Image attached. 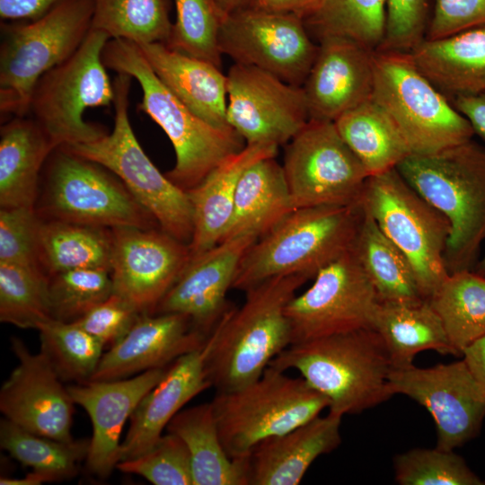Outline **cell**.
Segmentation results:
<instances>
[{
  "label": "cell",
  "mask_w": 485,
  "mask_h": 485,
  "mask_svg": "<svg viewBox=\"0 0 485 485\" xmlns=\"http://www.w3.org/2000/svg\"><path fill=\"white\" fill-rule=\"evenodd\" d=\"M110 39L92 29L77 51L43 75L33 88L27 116L40 126L54 148L92 142L108 133L103 126L85 121L84 113L113 104L114 84L102 60Z\"/></svg>",
  "instance_id": "obj_8"
},
{
  "label": "cell",
  "mask_w": 485,
  "mask_h": 485,
  "mask_svg": "<svg viewBox=\"0 0 485 485\" xmlns=\"http://www.w3.org/2000/svg\"><path fill=\"white\" fill-rule=\"evenodd\" d=\"M393 394L423 406L436 429V447L454 450L474 438L485 419V392L463 358L431 367L392 369Z\"/></svg>",
  "instance_id": "obj_16"
},
{
  "label": "cell",
  "mask_w": 485,
  "mask_h": 485,
  "mask_svg": "<svg viewBox=\"0 0 485 485\" xmlns=\"http://www.w3.org/2000/svg\"><path fill=\"white\" fill-rule=\"evenodd\" d=\"M111 251V228L42 219L39 261L48 276L75 269L110 271Z\"/></svg>",
  "instance_id": "obj_35"
},
{
  "label": "cell",
  "mask_w": 485,
  "mask_h": 485,
  "mask_svg": "<svg viewBox=\"0 0 485 485\" xmlns=\"http://www.w3.org/2000/svg\"><path fill=\"white\" fill-rule=\"evenodd\" d=\"M341 419L329 411L260 442L248 455L249 485L299 484L319 456L340 445Z\"/></svg>",
  "instance_id": "obj_25"
},
{
  "label": "cell",
  "mask_w": 485,
  "mask_h": 485,
  "mask_svg": "<svg viewBox=\"0 0 485 485\" xmlns=\"http://www.w3.org/2000/svg\"><path fill=\"white\" fill-rule=\"evenodd\" d=\"M427 0H386L385 30L377 50L410 53L425 38Z\"/></svg>",
  "instance_id": "obj_47"
},
{
  "label": "cell",
  "mask_w": 485,
  "mask_h": 485,
  "mask_svg": "<svg viewBox=\"0 0 485 485\" xmlns=\"http://www.w3.org/2000/svg\"><path fill=\"white\" fill-rule=\"evenodd\" d=\"M207 353L206 342L203 348L177 358L141 399L129 418L128 433L120 444L119 462L148 451L183 406L211 387L205 370Z\"/></svg>",
  "instance_id": "obj_24"
},
{
  "label": "cell",
  "mask_w": 485,
  "mask_h": 485,
  "mask_svg": "<svg viewBox=\"0 0 485 485\" xmlns=\"http://www.w3.org/2000/svg\"><path fill=\"white\" fill-rule=\"evenodd\" d=\"M258 239L252 234L223 240L191 258L153 313H180L208 337L230 309L226 294L241 260Z\"/></svg>",
  "instance_id": "obj_20"
},
{
  "label": "cell",
  "mask_w": 485,
  "mask_h": 485,
  "mask_svg": "<svg viewBox=\"0 0 485 485\" xmlns=\"http://www.w3.org/2000/svg\"><path fill=\"white\" fill-rule=\"evenodd\" d=\"M278 146L246 145L214 168L198 185L187 190L193 213L190 259L217 244L231 220L239 181L257 161L276 157Z\"/></svg>",
  "instance_id": "obj_26"
},
{
  "label": "cell",
  "mask_w": 485,
  "mask_h": 485,
  "mask_svg": "<svg viewBox=\"0 0 485 485\" xmlns=\"http://www.w3.org/2000/svg\"><path fill=\"white\" fill-rule=\"evenodd\" d=\"M473 270L478 274L485 277V255L482 259L479 260L473 268Z\"/></svg>",
  "instance_id": "obj_56"
},
{
  "label": "cell",
  "mask_w": 485,
  "mask_h": 485,
  "mask_svg": "<svg viewBox=\"0 0 485 485\" xmlns=\"http://www.w3.org/2000/svg\"><path fill=\"white\" fill-rule=\"evenodd\" d=\"M296 370L328 401L330 412L357 414L388 401L392 365L380 335L373 328L288 346L269 363Z\"/></svg>",
  "instance_id": "obj_2"
},
{
  "label": "cell",
  "mask_w": 485,
  "mask_h": 485,
  "mask_svg": "<svg viewBox=\"0 0 485 485\" xmlns=\"http://www.w3.org/2000/svg\"><path fill=\"white\" fill-rule=\"evenodd\" d=\"M42 483H44L42 478L33 472H31L23 478L2 477L0 479L1 485H40Z\"/></svg>",
  "instance_id": "obj_54"
},
{
  "label": "cell",
  "mask_w": 485,
  "mask_h": 485,
  "mask_svg": "<svg viewBox=\"0 0 485 485\" xmlns=\"http://www.w3.org/2000/svg\"><path fill=\"white\" fill-rule=\"evenodd\" d=\"M61 0H0V17L4 22L36 20Z\"/></svg>",
  "instance_id": "obj_50"
},
{
  "label": "cell",
  "mask_w": 485,
  "mask_h": 485,
  "mask_svg": "<svg viewBox=\"0 0 485 485\" xmlns=\"http://www.w3.org/2000/svg\"><path fill=\"white\" fill-rule=\"evenodd\" d=\"M334 124L369 176L397 168L411 154L393 120L372 97L340 115Z\"/></svg>",
  "instance_id": "obj_34"
},
{
  "label": "cell",
  "mask_w": 485,
  "mask_h": 485,
  "mask_svg": "<svg viewBox=\"0 0 485 485\" xmlns=\"http://www.w3.org/2000/svg\"><path fill=\"white\" fill-rule=\"evenodd\" d=\"M313 66L303 84L310 119L335 121L372 97L373 53L349 39H319Z\"/></svg>",
  "instance_id": "obj_22"
},
{
  "label": "cell",
  "mask_w": 485,
  "mask_h": 485,
  "mask_svg": "<svg viewBox=\"0 0 485 485\" xmlns=\"http://www.w3.org/2000/svg\"><path fill=\"white\" fill-rule=\"evenodd\" d=\"M167 367L146 370L132 377L91 380L67 386L74 403L87 412L93 424L85 460L92 474L106 478L116 468L120 436L127 419L141 399L161 380Z\"/></svg>",
  "instance_id": "obj_21"
},
{
  "label": "cell",
  "mask_w": 485,
  "mask_h": 485,
  "mask_svg": "<svg viewBox=\"0 0 485 485\" xmlns=\"http://www.w3.org/2000/svg\"><path fill=\"white\" fill-rule=\"evenodd\" d=\"M293 210L282 164L275 157L260 159L239 181L231 220L221 241L246 234L260 238Z\"/></svg>",
  "instance_id": "obj_30"
},
{
  "label": "cell",
  "mask_w": 485,
  "mask_h": 485,
  "mask_svg": "<svg viewBox=\"0 0 485 485\" xmlns=\"http://www.w3.org/2000/svg\"><path fill=\"white\" fill-rule=\"evenodd\" d=\"M171 0H94L92 29L137 45L166 43Z\"/></svg>",
  "instance_id": "obj_38"
},
{
  "label": "cell",
  "mask_w": 485,
  "mask_h": 485,
  "mask_svg": "<svg viewBox=\"0 0 485 485\" xmlns=\"http://www.w3.org/2000/svg\"><path fill=\"white\" fill-rule=\"evenodd\" d=\"M282 167L295 209L358 204L369 177L328 120L309 119L287 143Z\"/></svg>",
  "instance_id": "obj_13"
},
{
  "label": "cell",
  "mask_w": 485,
  "mask_h": 485,
  "mask_svg": "<svg viewBox=\"0 0 485 485\" xmlns=\"http://www.w3.org/2000/svg\"><path fill=\"white\" fill-rule=\"evenodd\" d=\"M166 429L188 448L193 485H249L248 456L233 459L227 454L211 401L181 410Z\"/></svg>",
  "instance_id": "obj_31"
},
{
  "label": "cell",
  "mask_w": 485,
  "mask_h": 485,
  "mask_svg": "<svg viewBox=\"0 0 485 485\" xmlns=\"http://www.w3.org/2000/svg\"><path fill=\"white\" fill-rule=\"evenodd\" d=\"M379 301L350 251L321 269L313 283L286 308L291 345L372 328Z\"/></svg>",
  "instance_id": "obj_15"
},
{
  "label": "cell",
  "mask_w": 485,
  "mask_h": 485,
  "mask_svg": "<svg viewBox=\"0 0 485 485\" xmlns=\"http://www.w3.org/2000/svg\"><path fill=\"white\" fill-rule=\"evenodd\" d=\"M308 279L280 276L248 289L243 304L230 308L207 340V378L216 392L240 389L257 380L291 345L286 308Z\"/></svg>",
  "instance_id": "obj_1"
},
{
  "label": "cell",
  "mask_w": 485,
  "mask_h": 485,
  "mask_svg": "<svg viewBox=\"0 0 485 485\" xmlns=\"http://www.w3.org/2000/svg\"><path fill=\"white\" fill-rule=\"evenodd\" d=\"M18 363L0 390L4 418L38 435L71 441L74 401L48 357L11 339Z\"/></svg>",
  "instance_id": "obj_19"
},
{
  "label": "cell",
  "mask_w": 485,
  "mask_h": 485,
  "mask_svg": "<svg viewBox=\"0 0 485 485\" xmlns=\"http://www.w3.org/2000/svg\"><path fill=\"white\" fill-rule=\"evenodd\" d=\"M176 19L165 45L181 54L222 66L219 31L225 14L215 0H174Z\"/></svg>",
  "instance_id": "obj_42"
},
{
  "label": "cell",
  "mask_w": 485,
  "mask_h": 485,
  "mask_svg": "<svg viewBox=\"0 0 485 485\" xmlns=\"http://www.w3.org/2000/svg\"><path fill=\"white\" fill-rule=\"evenodd\" d=\"M50 319L48 275L38 266L0 263V321L37 330Z\"/></svg>",
  "instance_id": "obj_40"
},
{
  "label": "cell",
  "mask_w": 485,
  "mask_h": 485,
  "mask_svg": "<svg viewBox=\"0 0 485 485\" xmlns=\"http://www.w3.org/2000/svg\"><path fill=\"white\" fill-rule=\"evenodd\" d=\"M114 295L140 313H153L190 260L189 244L161 228H111Z\"/></svg>",
  "instance_id": "obj_18"
},
{
  "label": "cell",
  "mask_w": 485,
  "mask_h": 485,
  "mask_svg": "<svg viewBox=\"0 0 485 485\" xmlns=\"http://www.w3.org/2000/svg\"><path fill=\"white\" fill-rule=\"evenodd\" d=\"M102 60L107 68L139 84L143 97L138 110L160 126L175 152V164L165 175L185 191L246 146L234 128L214 127L191 112L158 78L137 44L110 39Z\"/></svg>",
  "instance_id": "obj_4"
},
{
  "label": "cell",
  "mask_w": 485,
  "mask_h": 485,
  "mask_svg": "<svg viewBox=\"0 0 485 485\" xmlns=\"http://www.w3.org/2000/svg\"><path fill=\"white\" fill-rule=\"evenodd\" d=\"M122 472L137 474L154 485H193L190 455L184 442L168 432L146 453L118 463Z\"/></svg>",
  "instance_id": "obj_45"
},
{
  "label": "cell",
  "mask_w": 485,
  "mask_h": 485,
  "mask_svg": "<svg viewBox=\"0 0 485 485\" xmlns=\"http://www.w3.org/2000/svg\"><path fill=\"white\" fill-rule=\"evenodd\" d=\"M321 1L322 0H254L251 7L268 12L291 13L304 20L317 9Z\"/></svg>",
  "instance_id": "obj_52"
},
{
  "label": "cell",
  "mask_w": 485,
  "mask_h": 485,
  "mask_svg": "<svg viewBox=\"0 0 485 485\" xmlns=\"http://www.w3.org/2000/svg\"><path fill=\"white\" fill-rule=\"evenodd\" d=\"M419 70L453 100L485 91V23L424 39L410 53Z\"/></svg>",
  "instance_id": "obj_28"
},
{
  "label": "cell",
  "mask_w": 485,
  "mask_h": 485,
  "mask_svg": "<svg viewBox=\"0 0 485 485\" xmlns=\"http://www.w3.org/2000/svg\"><path fill=\"white\" fill-rule=\"evenodd\" d=\"M401 176L449 221V274L473 269L485 241V146L471 139L430 154H410Z\"/></svg>",
  "instance_id": "obj_3"
},
{
  "label": "cell",
  "mask_w": 485,
  "mask_h": 485,
  "mask_svg": "<svg viewBox=\"0 0 485 485\" xmlns=\"http://www.w3.org/2000/svg\"><path fill=\"white\" fill-rule=\"evenodd\" d=\"M218 43L234 63L295 86H303L318 50L302 18L251 6L225 15Z\"/></svg>",
  "instance_id": "obj_14"
},
{
  "label": "cell",
  "mask_w": 485,
  "mask_h": 485,
  "mask_svg": "<svg viewBox=\"0 0 485 485\" xmlns=\"http://www.w3.org/2000/svg\"><path fill=\"white\" fill-rule=\"evenodd\" d=\"M427 38L438 39L485 23V0H434Z\"/></svg>",
  "instance_id": "obj_49"
},
{
  "label": "cell",
  "mask_w": 485,
  "mask_h": 485,
  "mask_svg": "<svg viewBox=\"0 0 485 485\" xmlns=\"http://www.w3.org/2000/svg\"><path fill=\"white\" fill-rule=\"evenodd\" d=\"M269 366L252 383L216 392L211 401L219 436L227 454L240 459L261 441L287 433L319 416L327 399L303 377Z\"/></svg>",
  "instance_id": "obj_7"
},
{
  "label": "cell",
  "mask_w": 485,
  "mask_h": 485,
  "mask_svg": "<svg viewBox=\"0 0 485 485\" xmlns=\"http://www.w3.org/2000/svg\"><path fill=\"white\" fill-rule=\"evenodd\" d=\"M428 301L456 357L485 337V277L473 269L448 274Z\"/></svg>",
  "instance_id": "obj_36"
},
{
  "label": "cell",
  "mask_w": 485,
  "mask_h": 485,
  "mask_svg": "<svg viewBox=\"0 0 485 485\" xmlns=\"http://www.w3.org/2000/svg\"><path fill=\"white\" fill-rule=\"evenodd\" d=\"M40 350L59 377L77 384L92 379L103 355L104 345L75 322L50 319L41 323Z\"/></svg>",
  "instance_id": "obj_41"
},
{
  "label": "cell",
  "mask_w": 485,
  "mask_h": 485,
  "mask_svg": "<svg viewBox=\"0 0 485 485\" xmlns=\"http://www.w3.org/2000/svg\"><path fill=\"white\" fill-rule=\"evenodd\" d=\"M372 328L385 345L392 369L414 366L415 356L424 350L455 356L442 322L428 300L414 304L379 302Z\"/></svg>",
  "instance_id": "obj_32"
},
{
  "label": "cell",
  "mask_w": 485,
  "mask_h": 485,
  "mask_svg": "<svg viewBox=\"0 0 485 485\" xmlns=\"http://www.w3.org/2000/svg\"><path fill=\"white\" fill-rule=\"evenodd\" d=\"M254 0H215L220 10L225 14L250 7Z\"/></svg>",
  "instance_id": "obj_55"
},
{
  "label": "cell",
  "mask_w": 485,
  "mask_h": 485,
  "mask_svg": "<svg viewBox=\"0 0 485 485\" xmlns=\"http://www.w3.org/2000/svg\"><path fill=\"white\" fill-rule=\"evenodd\" d=\"M358 204L406 255L428 300L449 274L445 262L448 219L397 168L369 176Z\"/></svg>",
  "instance_id": "obj_12"
},
{
  "label": "cell",
  "mask_w": 485,
  "mask_h": 485,
  "mask_svg": "<svg viewBox=\"0 0 485 485\" xmlns=\"http://www.w3.org/2000/svg\"><path fill=\"white\" fill-rule=\"evenodd\" d=\"M400 485H483L485 482L454 450L413 448L393 459Z\"/></svg>",
  "instance_id": "obj_44"
},
{
  "label": "cell",
  "mask_w": 485,
  "mask_h": 485,
  "mask_svg": "<svg viewBox=\"0 0 485 485\" xmlns=\"http://www.w3.org/2000/svg\"><path fill=\"white\" fill-rule=\"evenodd\" d=\"M52 144L30 116L13 117L0 128V207H35Z\"/></svg>",
  "instance_id": "obj_29"
},
{
  "label": "cell",
  "mask_w": 485,
  "mask_h": 485,
  "mask_svg": "<svg viewBox=\"0 0 485 485\" xmlns=\"http://www.w3.org/2000/svg\"><path fill=\"white\" fill-rule=\"evenodd\" d=\"M131 80L123 73H118L113 80L115 116L111 133L92 142L63 147L112 172L163 231L189 244L193 233L191 203L187 191L152 163L134 134L128 119Z\"/></svg>",
  "instance_id": "obj_9"
},
{
  "label": "cell",
  "mask_w": 485,
  "mask_h": 485,
  "mask_svg": "<svg viewBox=\"0 0 485 485\" xmlns=\"http://www.w3.org/2000/svg\"><path fill=\"white\" fill-rule=\"evenodd\" d=\"M453 104L468 119L474 133L485 141V91L475 95L456 97Z\"/></svg>",
  "instance_id": "obj_51"
},
{
  "label": "cell",
  "mask_w": 485,
  "mask_h": 485,
  "mask_svg": "<svg viewBox=\"0 0 485 485\" xmlns=\"http://www.w3.org/2000/svg\"><path fill=\"white\" fill-rule=\"evenodd\" d=\"M462 357L485 392V337L468 347Z\"/></svg>",
  "instance_id": "obj_53"
},
{
  "label": "cell",
  "mask_w": 485,
  "mask_h": 485,
  "mask_svg": "<svg viewBox=\"0 0 485 485\" xmlns=\"http://www.w3.org/2000/svg\"><path fill=\"white\" fill-rule=\"evenodd\" d=\"M351 251L380 303L414 304L425 300L406 255L364 210Z\"/></svg>",
  "instance_id": "obj_33"
},
{
  "label": "cell",
  "mask_w": 485,
  "mask_h": 485,
  "mask_svg": "<svg viewBox=\"0 0 485 485\" xmlns=\"http://www.w3.org/2000/svg\"><path fill=\"white\" fill-rule=\"evenodd\" d=\"M48 293L52 318L75 322L112 295L110 271L89 268L49 275Z\"/></svg>",
  "instance_id": "obj_43"
},
{
  "label": "cell",
  "mask_w": 485,
  "mask_h": 485,
  "mask_svg": "<svg viewBox=\"0 0 485 485\" xmlns=\"http://www.w3.org/2000/svg\"><path fill=\"white\" fill-rule=\"evenodd\" d=\"M94 0H61L33 21L1 23L0 110L28 115L40 78L73 56L92 30Z\"/></svg>",
  "instance_id": "obj_6"
},
{
  "label": "cell",
  "mask_w": 485,
  "mask_h": 485,
  "mask_svg": "<svg viewBox=\"0 0 485 485\" xmlns=\"http://www.w3.org/2000/svg\"><path fill=\"white\" fill-rule=\"evenodd\" d=\"M139 314L128 303L112 294L75 322L104 347L110 348L126 336Z\"/></svg>",
  "instance_id": "obj_48"
},
{
  "label": "cell",
  "mask_w": 485,
  "mask_h": 485,
  "mask_svg": "<svg viewBox=\"0 0 485 485\" xmlns=\"http://www.w3.org/2000/svg\"><path fill=\"white\" fill-rule=\"evenodd\" d=\"M207 338L183 314L141 313L126 336L103 353L91 380L122 379L167 367L203 348Z\"/></svg>",
  "instance_id": "obj_23"
},
{
  "label": "cell",
  "mask_w": 485,
  "mask_h": 485,
  "mask_svg": "<svg viewBox=\"0 0 485 485\" xmlns=\"http://www.w3.org/2000/svg\"><path fill=\"white\" fill-rule=\"evenodd\" d=\"M227 78L226 119L246 145L279 146L309 121L302 86L255 66L234 63Z\"/></svg>",
  "instance_id": "obj_17"
},
{
  "label": "cell",
  "mask_w": 485,
  "mask_h": 485,
  "mask_svg": "<svg viewBox=\"0 0 485 485\" xmlns=\"http://www.w3.org/2000/svg\"><path fill=\"white\" fill-rule=\"evenodd\" d=\"M1 448L45 482L70 480L86 460L90 439L62 441L31 432L9 419L0 421Z\"/></svg>",
  "instance_id": "obj_37"
},
{
  "label": "cell",
  "mask_w": 485,
  "mask_h": 485,
  "mask_svg": "<svg viewBox=\"0 0 485 485\" xmlns=\"http://www.w3.org/2000/svg\"><path fill=\"white\" fill-rule=\"evenodd\" d=\"M386 0H322L304 20L318 39H349L376 51L384 37Z\"/></svg>",
  "instance_id": "obj_39"
},
{
  "label": "cell",
  "mask_w": 485,
  "mask_h": 485,
  "mask_svg": "<svg viewBox=\"0 0 485 485\" xmlns=\"http://www.w3.org/2000/svg\"><path fill=\"white\" fill-rule=\"evenodd\" d=\"M362 216L359 204L293 210L248 249L232 288L247 291L280 276L313 278L351 251Z\"/></svg>",
  "instance_id": "obj_5"
},
{
  "label": "cell",
  "mask_w": 485,
  "mask_h": 485,
  "mask_svg": "<svg viewBox=\"0 0 485 485\" xmlns=\"http://www.w3.org/2000/svg\"><path fill=\"white\" fill-rule=\"evenodd\" d=\"M372 98L393 120L411 154H430L472 139L468 119L415 66L409 53H373Z\"/></svg>",
  "instance_id": "obj_10"
},
{
  "label": "cell",
  "mask_w": 485,
  "mask_h": 485,
  "mask_svg": "<svg viewBox=\"0 0 485 485\" xmlns=\"http://www.w3.org/2000/svg\"><path fill=\"white\" fill-rule=\"evenodd\" d=\"M43 175V192L35 208L44 220L107 228L159 227L112 172L63 146L50 153Z\"/></svg>",
  "instance_id": "obj_11"
},
{
  "label": "cell",
  "mask_w": 485,
  "mask_h": 485,
  "mask_svg": "<svg viewBox=\"0 0 485 485\" xmlns=\"http://www.w3.org/2000/svg\"><path fill=\"white\" fill-rule=\"evenodd\" d=\"M41 222L35 207H0V263L40 267Z\"/></svg>",
  "instance_id": "obj_46"
},
{
  "label": "cell",
  "mask_w": 485,
  "mask_h": 485,
  "mask_svg": "<svg viewBox=\"0 0 485 485\" xmlns=\"http://www.w3.org/2000/svg\"><path fill=\"white\" fill-rule=\"evenodd\" d=\"M163 84L196 116L220 128L227 123V78L221 68L171 49L164 43L138 45Z\"/></svg>",
  "instance_id": "obj_27"
}]
</instances>
